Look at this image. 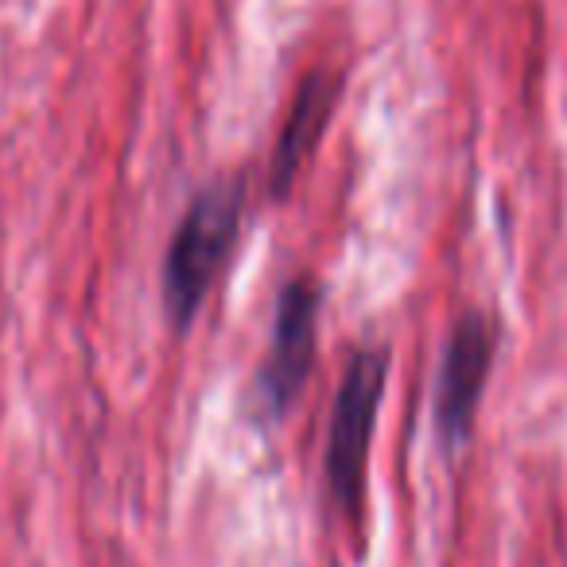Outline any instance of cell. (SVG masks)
<instances>
[{
	"instance_id": "1",
	"label": "cell",
	"mask_w": 567,
	"mask_h": 567,
	"mask_svg": "<svg viewBox=\"0 0 567 567\" xmlns=\"http://www.w3.org/2000/svg\"><path fill=\"white\" fill-rule=\"evenodd\" d=\"M245 190L237 183H214L190 198L187 214L179 218L164 260V303L175 327H187L214 292L237 229H241Z\"/></svg>"
},
{
	"instance_id": "2",
	"label": "cell",
	"mask_w": 567,
	"mask_h": 567,
	"mask_svg": "<svg viewBox=\"0 0 567 567\" xmlns=\"http://www.w3.org/2000/svg\"><path fill=\"white\" fill-rule=\"evenodd\" d=\"M385 354L381 350H358L347 365V378L334 396L331 427H327V455L323 474L334 505L354 517L365 497V463H370L373 424L378 404L385 393Z\"/></svg>"
},
{
	"instance_id": "3",
	"label": "cell",
	"mask_w": 567,
	"mask_h": 567,
	"mask_svg": "<svg viewBox=\"0 0 567 567\" xmlns=\"http://www.w3.org/2000/svg\"><path fill=\"white\" fill-rule=\"evenodd\" d=\"M316 334H319V288L311 280H288L276 303L272 347L257 373L260 401L272 416H280L300 396L303 381L316 362Z\"/></svg>"
},
{
	"instance_id": "4",
	"label": "cell",
	"mask_w": 567,
	"mask_h": 567,
	"mask_svg": "<svg viewBox=\"0 0 567 567\" xmlns=\"http://www.w3.org/2000/svg\"><path fill=\"white\" fill-rule=\"evenodd\" d=\"M489 362H494V327L486 316L471 311L455 323L443 350L440 389H435V424L443 440L463 443L474 427V412L486 393Z\"/></svg>"
},
{
	"instance_id": "5",
	"label": "cell",
	"mask_w": 567,
	"mask_h": 567,
	"mask_svg": "<svg viewBox=\"0 0 567 567\" xmlns=\"http://www.w3.org/2000/svg\"><path fill=\"white\" fill-rule=\"evenodd\" d=\"M334 105H339V79L334 74L316 71L296 86L292 113L284 121V133L272 152V167H268V190L276 198L292 190L296 175L303 172V164L311 159L316 144L323 141L327 125H331Z\"/></svg>"
}]
</instances>
